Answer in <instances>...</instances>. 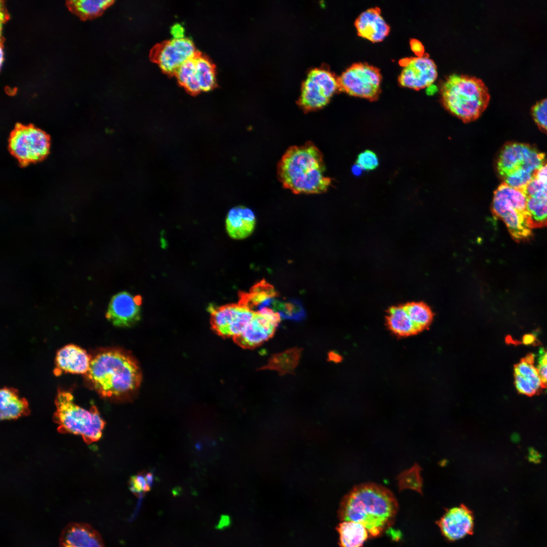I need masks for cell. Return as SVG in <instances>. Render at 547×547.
Returning a JSON list of instances; mask_svg holds the SVG:
<instances>
[{"label": "cell", "mask_w": 547, "mask_h": 547, "mask_svg": "<svg viewBox=\"0 0 547 547\" xmlns=\"http://www.w3.org/2000/svg\"><path fill=\"white\" fill-rule=\"evenodd\" d=\"M398 511L397 500L386 487L374 483L355 486L341 499L338 516L341 521L362 524L370 537L381 535L394 524Z\"/></svg>", "instance_id": "cell-1"}, {"label": "cell", "mask_w": 547, "mask_h": 547, "mask_svg": "<svg viewBox=\"0 0 547 547\" xmlns=\"http://www.w3.org/2000/svg\"><path fill=\"white\" fill-rule=\"evenodd\" d=\"M86 375L102 397L119 400L129 399L142 380L140 368L134 358L129 353L114 349L94 357Z\"/></svg>", "instance_id": "cell-2"}, {"label": "cell", "mask_w": 547, "mask_h": 547, "mask_svg": "<svg viewBox=\"0 0 547 547\" xmlns=\"http://www.w3.org/2000/svg\"><path fill=\"white\" fill-rule=\"evenodd\" d=\"M321 151L311 142L290 147L277 166V175L284 188L296 194L326 192L332 179L325 175Z\"/></svg>", "instance_id": "cell-3"}, {"label": "cell", "mask_w": 547, "mask_h": 547, "mask_svg": "<svg viewBox=\"0 0 547 547\" xmlns=\"http://www.w3.org/2000/svg\"><path fill=\"white\" fill-rule=\"evenodd\" d=\"M445 108L464 123L477 120L487 108L490 98L488 88L476 76L452 74L440 88Z\"/></svg>", "instance_id": "cell-4"}, {"label": "cell", "mask_w": 547, "mask_h": 547, "mask_svg": "<svg viewBox=\"0 0 547 547\" xmlns=\"http://www.w3.org/2000/svg\"><path fill=\"white\" fill-rule=\"evenodd\" d=\"M55 404L53 419L59 433L80 436L87 444L101 438L105 422L96 406L88 410L78 406L71 393L65 390L58 391Z\"/></svg>", "instance_id": "cell-5"}, {"label": "cell", "mask_w": 547, "mask_h": 547, "mask_svg": "<svg viewBox=\"0 0 547 547\" xmlns=\"http://www.w3.org/2000/svg\"><path fill=\"white\" fill-rule=\"evenodd\" d=\"M491 209L493 214L504 222L516 241L527 240L532 236L526 198L522 189L502 183L494 192Z\"/></svg>", "instance_id": "cell-6"}, {"label": "cell", "mask_w": 547, "mask_h": 547, "mask_svg": "<svg viewBox=\"0 0 547 547\" xmlns=\"http://www.w3.org/2000/svg\"><path fill=\"white\" fill-rule=\"evenodd\" d=\"M338 90V77L328 69H312L302 84L298 105L306 112L320 109Z\"/></svg>", "instance_id": "cell-7"}, {"label": "cell", "mask_w": 547, "mask_h": 547, "mask_svg": "<svg viewBox=\"0 0 547 547\" xmlns=\"http://www.w3.org/2000/svg\"><path fill=\"white\" fill-rule=\"evenodd\" d=\"M544 160L545 154L531 145L508 143L500 151L496 168L503 180L521 172H527L534 175L537 170L544 165Z\"/></svg>", "instance_id": "cell-8"}, {"label": "cell", "mask_w": 547, "mask_h": 547, "mask_svg": "<svg viewBox=\"0 0 547 547\" xmlns=\"http://www.w3.org/2000/svg\"><path fill=\"white\" fill-rule=\"evenodd\" d=\"M338 80L339 90L350 96L374 101L380 93L381 75L379 70L365 63L352 65Z\"/></svg>", "instance_id": "cell-9"}, {"label": "cell", "mask_w": 547, "mask_h": 547, "mask_svg": "<svg viewBox=\"0 0 547 547\" xmlns=\"http://www.w3.org/2000/svg\"><path fill=\"white\" fill-rule=\"evenodd\" d=\"M12 154L23 165L43 159L48 153L50 141L42 130L32 126L17 125L9 139Z\"/></svg>", "instance_id": "cell-10"}, {"label": "cell", "mask_w": 547, "mask_h": 547, "mask_svg": "<svg viewBox=\"0 0 547 547\" xmlns=\"http://www.w3.org/2000/svg\"><path fill=\"white\" fill-rule=\"evenodd\" d=\"M200 54L191 40L183 37L155 45L150 50V58L164 72L175 75L182 64Z\"/></svg>", "instance_id": "cell-11"}, {"label": "cell", "mask_w": 547, "mask_h": 547, "mask_svg": "<svg viewBox=\"0 0 547 547\" xmlns=\"http://www.w3.org/2000/svg\"><path fill=\"white\" fill-rule=\"evenodd\" d=\"M212 329L222 337L241 334L252 319L255 311L240 304H229L219 307L210 306Z\"/></svg>", "instance_id": "cell-12"}, {"label": "cell", "mask_w": 547, "mask_h": 547, "mask_svg": "<svg viewBox=\"0 0 547 547\" xmlns=\"http://www.w3.org/2000/svg\"><path fill=\"white\" fill-rule=\"evenodd\" d=\"M281 319L280 315L270 307H260L243 332L233 339L242 347H255L273 336Z\"/></svg>", "instance_id": "cell-13"}, {"label": "cell", "mask_w": 547, "mask_h": 547, "mask_svg": "<svg viewBox=\"0 0 547 547\" xmlns=\"http://www.w3.org/2000/svg\"><path fill=\"white\" fill-rule=\"evenodd\" d=\"M403 69L398 77L400 85L416 90L431 85L438 76L437 67L428 54L403 58L400 61Z\"/></svg>", "instance_id": "cell-14"}, {"label": "cell", "mask_w": 547, "mask_h": 547, "mask_svg": "<svg viewBox=\"0 0 547 547\" xmlns=\"http://www.w3.org/2000/svg\"><path fill=\"white\" fill-rule=\"evenodd\" d=\"M436 523L444 537L453 541L473 533L474 516L471 510L461 504L446 510Z\"/></svg>", "instance_id": "cell-15"}, {"label": "cell", "mask_w": 547, "mask_h": 547, "mask_svg": "<svg viewBox=\"0 0 547 547\" xmlns=\"http://www.w3.org/2000/svg\"><path fill=\"white\" fill-rule=\"evenodd\" d=\"M141 299L127 292L120 293L112 298L106 316L114 326L129 327L140 319Z\"/></svg>", "instance_id": "cell-16"}, {"label": "cell", "mask_w": 547, "mask_h": 547, "mask_svg": "<svg viewBox=\"0 0 547 547\" xmlns=\"http://www.w3.org/2000/svg\"><path fill=\"white\" fill-rule=\"evenodd\" d=\"M526 198V206L530 228L547 226V184L535 178L523 190Z\"/></svg>", "instance_id": "cell-17"}, {"label": "cell", "mask_w": 547, "mask_h": 547, "mask_svg": "<svg viewBox=\"0 0 547 547\" xmlns=\"http://www.w3.org/2000/svg\"><path fill=\"white\" fill-rule=\"evenodd\" d=\"M58 547H105L99 532L91 525L71 522L62 529Z\"/></svg>", "instance_id": "cell-18"}, {"label": "cell", "mask_w": 547, "mask_h": 547, "mask_svg": "<svg viewBox=\"0 0 547 547\" xmlns=\"http://www.w3.org/2000/svg\"><path fill=\"white\" fill-rule=\"evenodd\" d=\"M355 24L359 36L373 43L383 41L389 32L388 25L377 8L362 12Z\"/></svg>", "instance_id": "cell-19"}, {"label": "cell", "mask_w": 547, "mask_h": 547, "mask_svg": "<svg viewBox=\"0 0 547 547\" xmlns=\"http://www.w3.org/2000/svg\"><path fill=\"white\" fill-rule=\"evenodd\" d=\"M91 360L85 350L73 344L67 345L57 353V369L67 373L86 374Z\"/></svg>", "instance_id": "cell-20"}, {"label": "cell", "mask_w": 547, "mask_h": 547, "mask_svg": "<svg viewBox=\"0 0 547 547\" xmlns=\"http://www.w3.org/2000/svg\"><path fill=\"white\" fill-rule=\"evenodd\" d=\"M255 223L253 211L242 206L232 208L227 213L225 222L227 233L234 239H243L250 235Z\"/></svg>", "instance_id": "cell-21"}, {"label": "cell", "mask_w": 547, "mask_h": 547, "mask_svg": "<svg viewBox=\"0 0 547 547\" xmlns=\"http://www.w3.org/2000/svg\"><path fill=\"white\" fill-rule=\"evenodd\" d=\"M0 395L1 420L15 419L30 414L27 401L19 397L16 389L5 387Z\"/></svg>", "instance_id": "cell-22"}, {"label": "cell", "mask_w": 547, "mask_h": 547, "mask_svg": "<svg viewBox=\"0 0 547 547\" xmlns=\"http://www.w3.org/2000/svg\"><path fill=\"white\" fill-rule=\"evenodd\" d=\"M336 529L339 534L340 547H362L370 537L367 529L358 522L341 521Z\"/></svg>", "instance_id": "cell-23"}, {"label": "cell", "mask_w": 547, "mask_h": 547, "mask_svg": "<svg viewBox=\"0 0 547 547\" xmlns=\"http://www.w3.org/2000/svg\"><path fill=\"white\" fill-rule=\"evenodd\" d=\"M386 323L389 330L398 336H408L419 332L404 305L390 307L386 316Z\"/></svg>", "instance_id": "cell-24"}, {"label": "cell", "mask_w": 547, "mask_h": 547, "mask_svg": "<svg viewBox=\"0 0 547 547\" xmlns=\"http://www.w3.org/2000/svg\"><path fill=\"white\" fill-rule=\"evenodd\" d=\"M301 353V349L293 348L275 354L260 369L276 370L281 375L292 373L299 362Z\"/></svg>", "instance_id": "cell-25"}, {"label": "cell", "mask_w": 547, "mask_h": 547, "mask_svg": "<svg viewBox=\"0 0 547 547\" xmlns=\"http://www.w3.org/2000/svg\"><path fill=\"white\" fill-rule=\"evenodd\" d=\"M195 76L201 91H209L216 86L214 64L200 53L194 58Z\"/></svg>", "instance_id": "cell-26"}, {"label": "cell", "mask_w": 547, "mask_h": 547, "mask_svg": "<svg viewBox=\"0 0 547 547\" xmlns=\"http://www.w3.org/2000/svg\"><path fill=\"white\" fill-rule=\"evenodd\" d=\"M276 296L277 293L272 286L263 280L255 285L249 293H241L239 303L253 310V308L258 307L265 300Z\"/></svg>", "instance_id": "cell-27"}, {"label": "cell", "mask_w": 547, "mask_h": 547, "mask_svg": "<svg viewBox=\"0 0 547 547\" xmlns=\"http://www.w3.org/2000/svg\"><path fill=\"white\" fill-rule=\"evenodd\" d=\"M535 356L529 353L514 365V373L522 377L528 382L538 394L543 388L542 385L538 371L534 365Z\"/></svg>", "instance_id": "cell-28"}, {"label": "cell", "mask_w": 547, "mask_h": 547, "mask_svg": "<svg viewBox=\"0 0 547 547\" xmlns=\"http://www.w3.org/2000/svg\"><path fill=\"white\" fill-rule=\"evenodd\" d=\"M404 306L419 332L429 326L434 314L426 304L423 302H412Z\"/></svg>", "instance_id": "cell-29"}, {"label": "cell", "mask_w": 547, "mask_h": 547, "mask_svg": "<svg viewBox=\"0 0 547 547\" xmlns=\"http://www.w3.org/2000/svg\"><path fill=\"white\" fill-rule=\"evenodd\" d=\"M267 306L278 312L281 318L286 319L300 321L306 316L302 305L296 299L280 301L272 298Z\"/></svg>", "instance_id": "cell-30"}, {"label": "cell", "mask_w": 547, "mask_h": 547, "mask_svg": "<svg viewBox=\"0 0 547 547\" xmlns=\"http://www.w3.org/2000/svg\"><path fill=\"white\" fill-rule=\"evenodd\" d=\"M194 58L182 64L177 69L175 75L178 83L191 94L196 95L201 90L195 76Z\"/></svg>", "instance_id": "cell-31"}, {"label": "cell", "mask_w": 547, "mask_h": 547, "mask_svg": "<svg viewBox=\"0 0 547 547\" xmlns=\"http://www.w3.org/2000/svg\"><path fill=\"white\" fill-rule=\"evenodd\" d=\"M113 3L110 0H75L70 1L69 5L78 14L87 17L100 14Z\"/></svg>", "instance_id": "cell-32"}, {"label": "cell", "mask_w": 547, "mask_h": 547, "mask_svg": "<svg viewBox=\"0 0 547 547\" xmlns=\"http://www.w3.org/2000/svg\"><path fill=\"white\" fill-rule=\"evenodd\" d=\"M420 473L421 468L417 464L403 472L398 477L399 489H410L422 494V479Z\"/></svg>", "instance_id": "cell-33"}, {"label": "cell", "mask_w": 547, "mask_h": 547, "mask_svg": "<svg viewBox=\"0 0 547 547\" xmlns=\"http://www.w3.org/2000/svg\"><path fill=\"white\" fill-rule=\"evenodd\" d=\"M153 479V476L150 473L134 476L130 480V489L136 494L146 492L150 490Z\"/></svg>", "instance_id": "cell-34"}, {"label": "cell", "mask_w": 547, "mask_h": 547, "mask_svg": "<svg viewBox=\"0 0 547 547\" xmlns=\"http://www.w3.org/2000/svg\"><path fill=\"white\" fill-rule=\"evenodd\" d=\"M532 115L538 127L547 133V98L533 106Z\"/></svg>", "instance_id": "cell-35"}, {"label": "cell", "mask_w": 547, "mask_h": 547, "mask_svg": "<svg viewBox=\"0 0 547 547\" xmlns=\"http://www.w3.org/2000/svg\"><path fill=\"white\" fill-rule=\"evenodd\" d=\"M356 164L363 170L370 171L377 167L379 161L375 152L371 150H366L358 155Z\"/></svg>", "instance_id": "cell-36"}, {"label": "cell", "mask_w": 547, "mask_h": 547, "mask_svg": "<svg viewBox=\"0 0 547 547\" xmlns=\"http://www.w3.org/2000/svg\"><path fill=\"white\" fill-rule=\"evenodd\" d=\"M514 378L515 387L519 393L528 396L537 394L531 385L520 375L514 373Z\"/></svg>", "instance_id": "cell-37"}, {"label": "cell", "mask_w": 547, "mask_h": 547, "mask_svg": "<svg viewBox=\"0 0 547 547\" xmlns=\"http://www.w3.org/2000/svg\"><path fill=\"white\" fill-rule=\"evenodd\" d=\"M537 368L541 379L547 384V349L539 350Z\"/></svg>", "instance_id": "cell-38"}, {"label": "cell", "mask_w": 547, "mask_h": 547, "mask_svg": "<svg viewBox=\"0 0 547 547\" xmlns=\"http://www.w3.org/2000/svg\"><path fill=\"white\" fill-rule=\"evenodd\" d=\"M533 178L543 184H547V163L537 170Z\"/></svg>", "instance_id": "cell-39"}, {"label": "cell", "mask_w": 547, "mask_h": 547, "mask_svg": "<svg viewBox=\"0 0 547 547\" xmlns=\"http://www.w3.org/2000/svg\"><path fill=\"white\" fill-rule=\"evenodd\" d=\"M410 47L416 56H421L424 54V48L422 43L416 39H411L410 41Z\"/></svg>", "instance_id": "cell-40"}, {"label": "cell", "mask_w": 547, "mask_h": 547, "mask_svg": "<svg viewBox=\"0 0 547 547\" xmlns=\"http://www.w3.org/2000/svg\"><path fill=\"white\" fill-rule=\"evenodd\" d=\"M171 33L174 36V38H180L184 37V29L182 26L179 24L173 25L171 28Z\"/></svg>", "instance_id": "cell-41"}, {"label": "cell", "mask_w": 547, "mask_h": 547, "mask_svg": "<svg viewBox=\"0 0 547 547\" xmlns=\"http://www.w3.org/2000/svg\"><path fill=\"white\" fill-rule=\"evenodd\" d=\"M328 360L334 363H339L341 361L342 358L338 353L332 351L328 353Z\"/></svg>", "instance_id": "cell-42"}, {"label": "cell", "mask_w": 547, "mask_h": 547, "mask_svg": "<svg viewBox=\"0 0 547 547\" xmlns=\"http://www.w3.org/2000/svg\"><path fill=\"white\" fill-rule=\"evenodd\" d=\"M536 341L535 336L531 334L525 335L523 338V342L525 344H534Z\"/></svg>", "instance_id": "cell-43"}, {"label": "cell", "mask_w": 547, "mask_h": 547, "mask_svg": "<svg viewBox=\"0 0 547 547\" xmlns=\"http://www.w3.org/2000/svg\"><path fill=\"white\" fill-rule=\"evenodd\" d=\"M362 170V168L356 164L352 167V172L353 174L357 176L360 175Z\"/></svg>", "instance_id": "cell-44"}, {"label": "cell", "mask_w": 547, "mask_h": 547, "mask_svg": "<svg viewBox=\"0 0 547 547\" xmlns=\"http://www.w3.org/2000/svg\"><path fill=\"white\" fill-rule=\"evenodd\" d=\"M0 54H1V56H1V57H0V65H1V67H2V66L3 65V60L4 59V51H3V49L2 47L1 48V53H0Z\"/></svg>", "instance_id": "cell-45"}]
</instances>
